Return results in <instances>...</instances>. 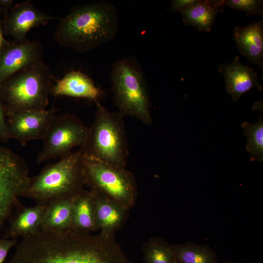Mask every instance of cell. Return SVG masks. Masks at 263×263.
<instances>
[{
    "label": "cell",
    "mask_w": 263,
    "mask_h": 263,
    "mask_svg": "<svg viewBox=\"0 0 263 263\" xmlns=\"http://www.w3.org/2000/svg\"><path fill=\"white\" fill-rule=\"evenodd\" d=\"M51 94L86 98L97 103L104 93L86 75L72 71L54 84Z\"/></svg>",
    "instance_id": "cell-14"
},
{
    "label": "cell",
    "mask_w": 263,
    "mask_h": 263,
    "mask_svg": "<svg viewBox=\"0 0 263 263\" xmlns=\"http://www.w3.org/2000/svg\"><path fill=\"white\" fill-rule=\"evenodd\" d=\"M85 185L83 154L80 150L71 151L30 178L24 196L39 201L53 202L76 196Z\"/></svg>",
    "instance_id": "cell-5"
},
{
    "label": "cell",
    "mask_w": 263,
    "mask_h": 263,
    "mask_svg": "<svg viewBox=\"0 0 263 263\" xmlns=\"http://www.w3.org/2000/svg\"><path fill=\"white\" fill-rule=\"evenodd\" d=\"M57 111L53 106L48 110L27 111L7 116L9 138L17 140L23 146L33 140H42Z\"/></svg>",
    "instance_id": "cell-10"
},
{
    "label": "cell",
    "mask_w": 263,
    "mask_h": 263,
    "mask_svg": "<svg viewBox=\"0 0 263 263\" xmlns=\"http://www.w3.org/2000/svg\"><path fill=\"white\" fill-rule=\"evenodd\" d=\"M176 263H217L215 253L210 248L194 244L173 245Z\"/></svg>",
    "instance_id": "cell-20"
},
{
    "label": "cell",
    "mask_w": 263,
    "mask_h": 263,
    "mask_svg": "<svg viewBox=\"0 0 263 263\" xmlns=\"http://www.w3.org/2000/svg\"><path fill=\"white\" fill-rule=\"evenodd\" d=\"M61 18L49 15L36 8L30 0L15 4L2 20L4 36H10L14 41L27 39L28 32L33 28L47 25L54 19Z\"/></svg>",
    "instance_id": "cell-11"
},
{
    "label": "cell",
    "mask_w": 263,
    "mask_h": 263,
    "mask_svg": "<svg viewBox=\"0 0 263 263\" xmlns=\"http://www.w3.org/2000/svg\"><path fill=\"white\" fill-rule=\"evenodd\" d=\"M91 191L94 196V216L97 229L105 234H114L123 224L128 209L107 196Z\"/></svg>",
    "instance_id": "cell-16"
},
{
    "label": "cell",
    "mask_w": 263,
    "mask_h": 263,
    "mask_svg": "<svg viewBox=\"0 0 263 263\" xmlns=\"http://www.w3.org/2000/svg\"><path fill=\"white\" fill-rule=\"evenodd\" d=\"M225 5L240 10L247 15L263 16V1L261 0H224Z\"/></svg>",
    "instance_id": "cell-24"
},
{
    "label": "cell",
    "mask_w": 263,
    "mask_h": 263,
    "mask_svg": "<svg viewBox=\"0 0 263 263\" xmlns=\"http://www.w3.org/2000/svg\"><path fill=\"white\" fill-rule=\"evenodd\" d=\"M43 47L38 40L9 41L0 52V85L14 74L42 59Z\"/></svg>",
    "instance_id": "cell-12"
},
{
    "label": "cell",
    "mask_w": 263,
    "mask_h": 263,
    "mask_svg": "<svg viewBox=\"0 0 263 263\" xmlns=\"http://www.w3.org/2000/svg\"><path fill=\"white\" fill-rule=\"evenodd\" d=\"M76 195L56 200L46 207L40 227L55 230L71 228Z\"/></svg>",
    "instance_id": "cell-18"
},
{
    "label": "cell",
    "mask_w": 263,
    "mask_h": 263,
    "mask_svg": "<svg viewBox=\"0 0 263 263\" xmlns=\"http://www.w3.org/2000/svg\"><path fill=\"white\" fill-rule=\"evenodd\" d=\"M118 30L115 7L98 0L73 6L60 19L54 39L62 47L85 53L113 40Z\"/></svg>",
    "instance_id": "cell-2"
},
{
    "label": "cell",
    "mask_w": 263,
    "mask_h": 263,
    "mask_svg": "<svg viewBox=\"0 0 263 263\" xmlns=\"http://www.w3.org/2000/svg\"><path fill=\"white\" fill-rule=\"evenodd\" d=\"M84 156L86 185L90 190L104 195L128 210L137 194L135 179L125 168H117Z\"/></svg>",
    "instance_id": "cell-7"
},
{
    "label": "cell",
    "mask_w": 263,
    "mask_h": 263,
    "mask_svg": "<svg viewBox=\"0 0 263 263\" xmlns=\"http://www.w3.org/2000/svg\"><path fill=\"white\" fill-rule=\"evenodd\" d=\"M88 128L74 114L56 115L42 139L43 147L37 162L61 157L75 147H81L85 141Z\"/></svg>",
    "instance_id": "cell-8"
},
{
    "label": "cell",
    "mask_w": 263,
    "mask_h": 263,
    "mask_svg": "<svg viewBox=\"0 0 263 263\" xmlns=\"http://www.w3.org/2000/svg\"><path fill=\"white\" fill-rule=\"evenodd\" d=\"M223 263H229V262H224Z\"/></svg>",
    "instance_id": "cell-30"
},
{
    "label": "cell",
    "mask_w": 263,
    "mask_h": 263,
    "mask_svg": "<svg viewBox=\"0 0 263 263\" xmlns=\"http://www.w3.org/2000/svg\"><path fill=\"white\" fill-rule=\"evenodd\" d=\"M110 81L113 101L118 112L143 124L151 123L150 93L139 62L133 56L124 57L113 65Z\"/></svg>",
    "instance_id": "cell-6"
},
{
    "label": "cell",
    "mask_w": 263,
    "mask_h": 263,
    "mask_svg": "<svg viewBox=\"0 0 263 263\" xmlns=\"http://www.w3.org/2000/svg\"><path fill=\"white\" fill-rule=\"evenodd\" d=\"M219 72L224 76L226 90L233 101L254 87L260 91L263 90L257 74L252 68L241 63L238 56L229 64H222Z\"/></svg>",
    "instance_id": "cell-13"
},
{
    "label": "cell",
    "mask_w": 263,
    "mask_h": 263,
    "mask_svg": "<svg viewBox=\"0 0 263 263\" xmlns=\"http://www.w3.org/2000/svg\"><path fill=\"white\" fill-rule=\"evenodd\" d=\"M71 228L88 232L97 229L94 216V196L91 190L83 189L76 195Z\"/></svg>",
    "instance_id": "cell-19"
},
{
    "label": "cell",
    "mask_w": 263,
    "mask_h": 263,
    "mask_svg": "<svg viewBox=\"0 0 263 263\" xmlns=\"http://www.w3.org/2000/svg\"><path fill=\"white\" fill-rule=\"evenodd\" d=\"M244 134L246 136V148L251 154V160H263V120L262 117L258 121L251 124L244 122L242 124Z\"/></svg>",
    "instance_id": "cell-23"
},
{
    "label": "cell",
    "mask_w": 263,
    "mask_h": 263,
    "mask_svg": "<svg viewBox=\"0 0 263 263\" xmlns=\"http://www.w3.org/2000/svg\"><path fill=\"white\" fill-rule=\"evenodd\" d=\"M46 207L40 204L27 208L18 215L12 225V234L15 236L28 235L40 226Z\"/></svg>",
    "instance_id": "cell-21"
},
{
    "label": "cell",
    "mask_w": 263,
    "mask_h": 263,
    "mask_svg": "<svg viewBox=\"0 0 263 263\" xmlns=\"http://www.w3.org/2000/svg\"><path fill=\"white\" fill-rule=\"evenodd\" d=\"M97 103L94 120L80 147L83 154L112 166L125 168L129 155L124 115Z\"/></svg>",
    "instance_id": "cell-4"
},
{
    "label": "cell",
    "mask_w": 263,
    "mask_h": 263,
    "mask_svg": "<svg viewBox=\"0 0 263 263\" xmlns=\"http://www.w3.org/2000/svg\"><path fill=\"white\" fill-rule=\"evenodd\" d=\"M10 139L7 127L6 115L0 97V143H6Z\"/></svg>",
    "instance_id": "cell-25"
},
{
    "label": "cell",
    "mask_w": 263,
    "mask_h": 263,
    "mask_svg": "<svg viewBox=\"0 0 263 263\" xmlns=\"http://www.w3.org/2000/svg\"><path fill=\"white\" fill-rule=\"evenodd\" d=\"M55 81L41 59L19 71L0 85L6 117L14 113L46 109Z\"/></svg>",
    "instance_id": "cell-3"
},
{
    "label": "cell",
    "mask_w": 263,
    "mask_h": 263,
    "mask_svg": "<svg viewBox=\"0 0 263 263\" xmlns=\"http://www.w3.org/2000/svg\"><path fill=\"white\" fill-rule=\"evenodd\" d=\"M14 3V1L12 0H0V8L4 16L12 9Z\"/></svg>",
    "instance_id": "cell-28"
},
{
    "label": "cell",
    "mask_w": 263,
    "mask_h": 263,
    "mask_svg": "<svg viewBox=\"0 0 263 263\" xmlns=\"http://www.w3.org/2000/svg\"><path fill=\"white\" fill-rule=\"evenodd\" d=\"M145 263H176L173 245L160 239L151 238L143 248Z\"/></svg>",
    "instance_id": "cell-22"
},
{
    "label": "cell",
    "mask_w": 263,
    "mask_h": 263,
    "mask_svg": "<svg viewBox=\"0 0 263 263\" xmlns=\"http://www.w3.org/2000/svg\"><path fill=\"white\" fill-rule=\"evenodd\" d=\"M15 240H0V263H3L8 251L14 245Z\"/></svg>",
    "instance_id": "cell-26"
},
{
    "label": "cell",
    "mask_w": 263,
    "mask_h": 263,
    "mask_svg": "<svg viewBox=\"0 0 263 263\" xmlns=\"http://www.w3.org/2000/svg\"><path fill=\"white\" fill-rule=\"evenodd\" d=\"M224 0H197L181 12L184 23L209 32L217 15L223 12Z\"/></svg>",
    "instance_id": "cell-17"
},
{
    "label": "cell",
    "mask_w": 263,
    "mask_h": 263,
    "mask_svg": "<svg viewBox=\"0 0 263 263\" xmlns=\"http://www.w3.org/2000/svg\"><path fill=\"white\" fill-rule=\"evenodd\" d=\"M30 177L25 160L5 147H0V225L19 197L24 196Z\"/></svg>",
    "instance_id": "cell-9"
},
{
    "label": "cell",
    "mask_w": 263,
    "mask_h": 263,
    "mask_svg": "<svg viewBox=\"0 0 263 263\" xmlns=\"http://www.w3.org/2000/svg\"><path fill=\"white\" fill-rule=\"evenodd\" d=\"M23 237L11 263H132L114 234L39 227Z\"/></svg>",
    "instance_id": "cell-1"
},
{
    "label": "cell",
    "mask_w": 263,
    "mask_h": 263,
    "mask_svg": "<svg viewBox=\"0 0 263 263\" xmlns=\"http://www.w3.org/2000/svg\"><path fill=\"white\" fill-rule=\"evenodd\" d=\"M197 1V0H172L171 9L174 12H181Z\"/></svg>",
    "instance_id": "cell-27"
},
{
    "label": "cell",
    "mask_w": 263,
    "mask_h": 263,
    "mask_svg": "<svg viewBox=\"0 0 263 263\" xmlns=\"http://www.w3.org/2000/svg\"><path fill=\"white\" fill-rule=\"evenodd\" d=\"M236 46L250 62L259 65L263 72V20L244 27H236L233 33Z\"/></svg>",
    "instance_id": "cell-15"
},
{
    "label": "cell",
    "mask_w": 263,
    "mask_h": 263,
    "mask_svg": "<svg viewBox=\"0 0 263 263\" xmlns=\"http://www.w3.org/2000/svg\"><path fill=\"white\" fill-rule=\"evenodd\" d=\"M1 15L2 11L0 8V52L9 42V41L5 38L4 35L3 34L2 26V20L1 19Z\"/></svg>",
    "instance_id": "cell-29"
}]
</instances>
